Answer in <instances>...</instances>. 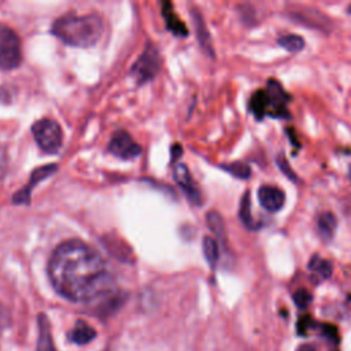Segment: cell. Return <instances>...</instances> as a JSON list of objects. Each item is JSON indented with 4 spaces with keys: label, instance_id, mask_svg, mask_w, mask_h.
I'll use <instances>...</instances> for the list:
<instances>
[{
    "label": "cell",
    "instance_id": "6da1fadb",
    "mask_svg": "<svg viewBox=\"0 0 351 351\" xmlns=\"http://www.w3.org/2000/svg\"><path fill=\"white\" fill-rule=\"evenodd\" d=\"M48 274L56 292L75 303L104 302L117 293L101 255L78 240L58 245L51 255Z\"/></svg>",
    "mask_w": 351,
    "mask_h": 351
},
{
    "label": "cell",
    "instance_id": "7a4b0ae2",
    "mask_svg": "<svg viewBox=\"0 0 351 351\" xmlns=\"http://www.w3.org/2000/svg\"><path fill=\"white\" fill-rule=\"evenodd\" d=\"M52 33L63 43L73 47H92L103 33V21L96 14H64L52 25Z\"/></svg>",
    "mask_w": 351,
    "mask_h": 351
},
{
    "label": "cell",
    "instance_id": "3957f363",
    "mask_svg": "<svg viewBox=\"0 0 351 351\" xmlns=\"http://www.w3.org/2000/svg\"><path fill=\"white\" fill-rule=\"evenodd\" d=\"M22 45L19 36L5 25L0 23V69L12 70L21 64Z\"/></svg>",
    "mask_w": 351,
    "mask_h": 351
},
{
    "label": "cell",
    "instance_id": "277c9868",
    "mask_svg": "<svg viewBox=\"0 0 351 351\" xmlns=\"http://www.w3.org/2000/svg\"><path fill=\"white\" fill-rule=\"evenodd\" d=\"M32 132L36 143L44 152L56 154L62 147L63 132L58 122L48 118L40 119L33 125Z\"/></svg>",
    "mask_w": 351,
    "mask_h": 351
},
{
    "label": "cell",
    "instance_id": "5b68a950",
    "mask_svg": "<svg viewBox=\"0 0 351 351\" xmlns=\"http://www.w3.org/2000/svg\"><path fill=\"white\" fill-rule=\"evenodd\" d=\"M266 95L269 100V110L267 115L274 118H288L289 112L287 108V104L289 101V95L284 90V88L280 85L276 80H269L266 86Z\"/></svg>",
    "mask_w": 351,
    "mask_h": 351
},
{
    "label": "cell",
    "instance_id": "8992f818",
    "mask_svg": "<svg viewBox=\"0 0 351 351\" xmlns=\"http://www.w3.org/2000/svg\"><path fill=\"white\" fill-rule=\"evenodd\" d=\"M158 71H159L158 51L152 45H147L145 51L134 63L132 73L136 77V80L140 84H143V82H147L148 80H152Z\"/></svg>",
    "mask_w": 351,
    "mask_h": 351
},
{
    "label": "cell",
    "instance_id": "52a82bcc",
    "mask_svg": "<svg viewBox=\"0 0 351 351\" xmlns=\"http://www.w3.org/2000/svg\"><path fill=\"white\" fill-rule=\"evenodd\" d=\"M108 149L119 159H133L141 154V147L132 138L128 132H115L110 140Z\"/></svg>",
    "mask_w": 351,
    "mask_h": 351
},
{
    "label": "cell",
    "instance_id": "ba28073f",
    "mask_svg": "<svg viewBox=\"0 0 351 351\" xmlns=\"http://www.w3.org/2000/svg\"><path fill=\"white\" fill-rule=\"evenodd\" d=\"M174 178L177 181V184L181 186V189L185 192L186 197L189 199V202L192 204H200L202 203V195L199 188L196 186L188 167L184 163H177L174 166Z\"/></svg>",
    "mask_w": 351,
    "mask_h": 351
},
{
    "label": "cell",
    "instance_id": "9c48e42d",
    "mask_svg": "<svg viewBox=\"0 0 351 351\" xmlns=\"http://www.w3.org/2000/svg\"><path fill=\"white\" fill-rule=\"evenodd\" d=\"M259 204L269 213L280 211L285 203V193L274 185H261L258 189Z\"/></svg>",
    "mask_w": 351,
    "mask_h": 351
},
{
    "label": "cell",
    "instance_id": "30bf717a",
    "mask_svg": "<svg viewBox=\"0 0 351 351\" xmlns=\"http://www.w3.org/2000/svg\"><path fill=\"white\" fill-rule=\"evenodd\" d=\"M56 170H58L56 165H45V166H41V167L36 169V170L32 173V176H30V182H29V185H26L22 191H19L18 193L14 195V203H18V204H22V203H23V204H27V203H29V199H30V192H32L33 186H34L37 182H40V181L45 180L47 177L52 176Z\"/></svg>",
    "mask_w": 351,
    "mask_h": 351
},
{
    "label": "cell",
    "instance_id": "8fae6325",
    "mask_svg": "<svg viewBox=\"0 0 351 351\" xmlns=\"http://www.w3.org/2000/svg\"><path fill=\"white\" fill-rule=\"evenodd\" d=\"M38 324V340H37V351H56L55 343L51 333V325L45 314H40L37 317Z\"/></svg>",
    "mask_w": 351,
    "mask_h": 351
},
{
    "label": "cell",
    "instance_id": "7c38bea8",
    "mask_svg": "<svg viewBox=\"0 0 351 351\" xmlns=\"http://www.w3.org/2000/svg\"><path fill=\"white\" fill-rule=\"evenodd\" d=\"M336 228H337V219L333 213L330 211L319 213V215L317 217V229H318L319 237L325 243L332 240V237L335 236Z\"/></svg>",
    "mask_w": 351,
    "mask_h": 351
},
{
    "label": "cell",
    "instance_id": "4fadbf2b",
    "mask_svg": "<svg viewBox=\"0 0 351 351\" xmlns=\"http://www.w3.org/2000/svg\"><path fill=\"white\" fill-rule=\"evenodd\" d=\"M307 267L313 273L311 280L314 282H321V281L329 278L330 274H332V263L329 261L318 256V255H314L310 259Z\"/></svg>",
    "mask_w": 351,
    "mask_h": 351
},
{
    "label": "cell",
    "instance_id": "5bb4252c",
    "mask_svg": "<svg viewBox=\"0 0 351 351\" xmlns=\"http://www.w3.org/2000/svg\"><path fill=\"white\" fill-rule=\"evenodd\" d=\"M162 14H163V18L166 21L167 27L174 34H177V36H186L188 34V29H186L185 23L176 15L171 3H163L162 4Z\"/></svg>",
    "mask_w": 351,
    "mask_h": 351
},
{
    "label": "cell",
    "instance_id": "9a60e30c",
    "mask_svg": "<svg viewBox=\"0 0 351 351\" xmlns=\"http://www.w3.org/2000/svg\"><path fill=\"white\" fill-rule=\"evenodd\" d=\"M96 336L95 329L85 321H77L73 330L70 332V340L75 344H88Z\"/></svg>",
    "mask_w": 351,
    "mask_h": 351
},
{
    "label": "cell",
    "instance_id": "2e32d148",
    "mask_svg": "<svg viewBox=\"0 0 351 351\" xmlns=\"http://www.w3.org/2000/svg\"><path fill=\"white\" fill-rule=\"evenodd\" d=\"M250 110L258 119L267 115L269 100H267V95H266L265 89H258L252 93L251 100H250Z\"/></svg>",
    "mask_w": 351,
    "mask_h": 351
},
{
    "label": "cell",
    "instance_id": "e0dca14e",
    "mask_svg": "<svg viewBox=\"0 0 351 351\" xmlns=\"http://www.w3.org/2000/svg\"><path fill=\"white\" fill-rule=\"evenodd\" d=\"M207 223L210 226V229L213 230L215 240L221 244V245H226V232H225V223L222 221V217L217 213V211H210L207 214Z\"/></svg>",
    "mask_w": 351,
    "mask_h": 351
},
{
    "label": "cell",
    "instance_id": "ac0fdd59",
    "mask_svg": "<svg viewBox=\"0 0 351 351\" xmlns=\"http://www.w3.org/2000/svg\"><path fill=\"white\" fill-rule=\"evenodd\" d=\"M277 44L288 52H299L304 48V38L299 34H282L277 38Z\"/></svg>",
    "mask_w": 351,
    "mask_h": 351
},
{
    "label": "cell",
    "instance_id": "d6986e66",
    "mask_svg": "<svg viewBox=\"0 0 351 351\" xmlns=\"http://www.w3.org/2000/svg\"><path fill=\"white\" fill-rule=\"evenodd\" d=\"M203 252H204V256H206L208 265L211 266V269H215L218 259H219L218 241L210 236H206L203 239Z\"/></svg>",
    "mask_w": 351,
    "mask_h": 351
},
{
    "label": "cell",
    "instance_id": "ffe728a7",
    "mask_svg": "<svg viewBox=\"0 0 351 351\" xmlns=\"http://www.w3.org/2000/svg\"><path fill=\"white\" fill-rule=\"evenodd\" d=\"M239 217H240V221L244 223L245 228H248L251 230H254L256 228L255 226V221H254L252 214H251V199H250V193L248 192H245L244 196L241 197Z\"/></svg>",
    "mask_w": 351,
    "mask_h": 351
},
{
    "label": "cell",
    "instance_id": "44dd1931",
    "mask_svg": "<svg viewBox=\"0 0 351 351\" xmlns=\"http://www.w3.org/2000/svg\"><path fill=\"white\" fill-rule=\"evenodd\" d=\"M222 169L229 171L236 178H241V180H247L251 176L250 166L243 163V162H233V163H229V165H223Z\"/></svg>",
    "mask_w": 351,
    "mask_h": 351
},
{
    "label": "cell",
    "instance_id": "7402d4cb",
    "mask_svg": "<svg viewBox=\"0 0 351 351\" xmlns=\"http://www.w3.org/2000/svg\"><path fill=\"white\" fill-rule=\"evenodd\" d=\"M196 27H197V37H199V40H200L202 47H203L210 55H213V48H211V43H210V36H208V33H207V30H206V26H204L203 21L200 19L199 15L196 16Z\"/></svg>",
    "mask_w": 351,
    "mask_h": 351
},
{
    "label": "cell",
    "instance_id": "603a6c76",
    "mask_svg": "<svg viewBox=\"0 0 351 351\" xmlns=\"http://www.w3.org/2000/svg\"><path fill=\"white\" fill-rule=\"evenodd\" d=\"M293 303L296 304V307H299V308H306L310 303H311V300H313V295L307 291V289H304V288H300V289H298L295 293H293Z\"/></svg>",
    "mask_w": 351,
    "mask_h": 351
},
{
    "label": "cell",
    "instance_id": "cb8c5ba5",
    "mask_svg": "<svg viewBox=\"0 0 351 351\" xmlns=\"http://www.w3.org/2000/svg\"><path fill=\"white\" fill-rule=\"evenodd\" d=\"M276 162H277V166L280 167V170H281L291 181H298V176H296L295 171L291 169L289 162H288V159L282 155V152H280V154L277 155Z\"/></svg>",
    "mask_w": 351,
    "mask_h": 351
},
{
    "label": "cell",
    "instance_id": "d4e9b609",
    "mask_svg": "<svg viewBox=\"0 0 351 351\" xmlns=\"http://www.w3.org/2000/svg\"><path fill=\"white\" fill-rule=\"evenodd\" d=\"M317 326H318V324H317L310 315H303V317H300V319L298 321V332H299V335H302V336L307 335L310 330L315 329Z\"/></svg>",
    "mask_w": 351,
    "mask_h": 351
},
{
    "label": "cell",
    "instance_id": "484cf974",
    "mask_svg": "<svg viewBox=\"0 0 351 351\" xmlns=\"http://www.w3.org/2000/svg\"><path fill=\"white\" fill-rule=\"evenodd\" d=\"M296 351H318V350L313 344H300Z\"/></svg>",
    "mask_w": 351,
    "mask_h": 351
},
{
    "label": "cell",
    "instance_id": "4316f807",
    "mask_svg": "<svg viewBox=\"0 0 351 351\" xmlns=\"http://www.w3.org/2000/svg\"><path fill=\"white\" fill-rule=\"evenodd\" d=\"M0 159H4V152L3 151H0ZM1 170V169H0Z\"/></svg>",
    "mask_w": 351,
    "mask_h": 351
},
{
    "label": "cell",
    "instance_id": "83f0119b",
    "mask_svg": "<svg viewBox=\"0 0 351 351\" xmlns=\"http://www.w3.org/2000/svg\"><path fill=\"white\" fill-rule=\"evenodd\" d=\"M348 176H350V181H351V167H350V170H348Z\"/></svg>",
    "mask_w": 351,
    "mask_h": 351
},
{
    "label": "cell",
    "instance_id": "f1b7e54d",
    "mask_svg": "<svg viewBox=\"0 0 351 351\" xmlns=\"http://www.w3.org/2000/svg\"><path fill=\"white\" fill-rule=\"evenodd\" d=\"M347 12H348V14H351V5L348 7V11H347Z\"/></svg>",
    "mask_w": 351,
    "mask_h": 351
}]
</instances>
